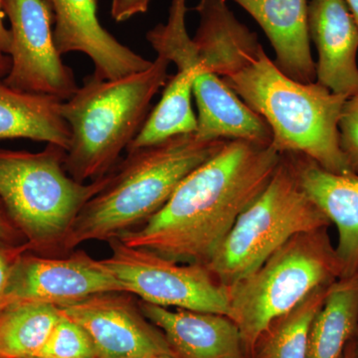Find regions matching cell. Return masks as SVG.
<instances>
[{
    "label": "cell",
    "mask_w": 358,
    "mask_h": 358,
    "mask_svg": "<svg viewBox=\"0 0 358 358\" xmlns=\"http://www.w3.org/2000/svg\"><path fill=\"white\" fill-rule=\"evenodd\" d=\"M171 62L157 56L148 69L115 80L93 75L67 101L62 115L69 126L65 169L78 182L107 176L119 164L150 115V103L171 75Z\"/></svg>",
    "instance_id": "obj_4"
},
{
    "label": "cell",
    "mask_w": 358,
    "mask_h": 358,
    "mask_svg": "<svg viewBox=\"0 0 358 358\" xmlns=\"http://www.w3.org/2000/svg\"><path fill=\"white\" fill-rule=\"evenodd\" d=\"M355 355H357V358H358V315H357V334H355Z\"/></svg>",
    "instance_id": "obj_32"
},
{
    "label": "cell",
    "mask_w": 358,
    "mask_h": 358,
    "mask_svg": "<svg viewBox=\"0 0 358 358\" xmlns=\"http://www.w3.org/2000/svg\"><path fill=\"white\" fill-rule=\"evenodd\" d=\"M280 160L272 145L228 140L186 176L157 213L117 239L176 262L206 265L240 214L264 192Z\"/></svg>",
    "instance_id": "obj_2"
},
{
    "label": "cell",
    "mask_w": 358,
    "mask_h": 358,
    "mask_svg": "<svg viewBox=\"0 0 358 358\" xmlns=\"http://www.w3.org/2000/svg\"><path fill=\"white\" fill-rule=\"evenodd\" d=\"M329 288L315 289L289 312L275 320L259 339L252 358H307L310 326Z\"/></svg>",
    "instance_id": "obj_22"
},
{
    "label": "cell",
    "mask_w": 358,
    "mask_h": 358,
    "mask_svg": "<svg viewBox=\"0 0 358 358\" xmlns=\"http://www.w3.org/2000/svg\"><path fill=\"white\" fill-rule=\"evenodd\" d=\"M124 292L101 260L83 250L66 257L18 256L0 308L14 305L65 307L96 294Z\"/></svg>",
    "instance_id": "obj_11"
},
{
    "label": "cell",
    "mask_w": 358,
    "mask_h": 358,
    "mask_svg": "<svg viewBox=\"0 0 358 358\" xmlns=\"http://www.w3.org/2000/svg\"><path fill=\"white\" fill-rule=\"evenodd\" d=\"M35 358L96 357L89 334L76 322L60 312L57 322Z\"/></svg>",
    "instance_id": "obj_23"
},
{
    "label": "cell",
    "mask_w": 358,
    "mask_h": 358,
    "mask_svg": "<svg viewBox=\"0 0 358 358\" xmlns=\"http://www.w3.org/2000/svg\"><path fill=\"white\" fill-rule=\"evenodd\" d=\"M227 141L187 134L127 152L110 171L107 185L80 212L58 252L68 253L86 242H109L141 227Z\"/></svg>",
    "instance_id": "obj_3"
},
{
    "label": "cell",
    "mask_w": 358,
    "mask_h": 358,
    "mask_svg": "<svg viewBox=\"0 0 358 358\" xmlns=\"http://www.w3.org/2000/svg\"><path fill=\"white\" fill-rule=\"evenodd\" d=\"M331 224L301 187L288 157L281 154L270 182L240 214L205 266L227 288L260 267L291 238Z\"/></svg>",
    "instance_id": "obj_7"
},
{
    "label": "cell",
    "mask_w": 358,
    "mask_h": 358,
    "mask_svg": "<svg viewBox=\"0 0 358 358\" xmlns=\"http://www.w3.org/2000/svg\"><path fill=\"white\" fill-rule=\"evenodd\" d=\"M53 20V38L61 56L80 52L91 59L93 76L115 80L148 69L152 61L121 43L103 27L96 0H44Z\"/></svg>",
    "instance_id": "obj_13"
},
{
    "label": "cell",
    "mask_w": 358,
    "mask_h": 358,
    "mask_svg": "<svg viewBox=\"0 0 358 358\" xmlns=\"http://www.w3.org/2000/svg\"><path fill=\"white\" fill-rule=\"evenodd\" d=\"M152 0H112L110 15L115 22H124L147 13Z\"/></svg>",
    "instance_id": "obj_25"
},
{
    "label": "cell",
    "mask_w": 358,
    "mask_h": 358,
    "mask_svg": "<svg viewBox=\"0 0 358 358\" xmlns=\"http://www.w3.org/2000/svg\"><path fill=\"white\" fill-rule=\"evenodd\" d=\"M310 199L336 225L341 279L358 277V174L334 173L299 152H284Z\"/></svg>",
    "instance_id": "obj_15"
},
{
    "label": "cell",
    "mask_w": 358,
    "mask_h": 358,
    "mask_svg": "<svg viewBox=\"0 0 358 358\" xmlns=\"http://www.w3.org/2000/svg\"><path fill=\"white\" fill-rule=\"evenodd\" d=\"M341 279V265L327 228L300 233L258 268L227 287L229 317L247 357L270 324L315 289Z\"/></svg>",
    "instance_id": "obj_5"
},
{
    "label": "cell",
    "mask_w": 358,
    "mask_h": 358,
    "mask_svg": "<svg viewBox=\"0 0 358 358\" xmlns=\"http://www.w3.org/2000/svg\"><path fill=\"white\" fill-rule=\"evenodd\" d=\"M358 25V0H345Z\"/></svg>",
    "instance_id": "obj_30"
},
{
    "label": "cell",
    "mask_w": 358,
    "mask_h": 358,
    "mask_svg": "<svg viewBox=\"0 0 358 358\" xmlns=\"http://www.w3.org/2000/svg\"><path fill=\"white\" fill-rule=\"evenodd\" d=\"M343 358H357V355H355V341L353 339L350 341L348 348H346L345 357Z\"/></svg>",
    "instance_id": "obj_31"
},
{
    "label": "cell",
    "mask_w": 358,
    "mask_h": 358,
    "mask_svg": "<svg viewBox=\"0 0 358 358\" xmlns=\"http://www.w3.org/2000/svg\"><path fill=\"white\" fill-rule=\"evenodd\" d=\"M178 358H248L237 324L227 315L138 301Z\"/></svg>",
    "instance_id": "obj_16"
},
{
    "label": "cell",
    "mask_w": 358,
    "mask_h": 358,
    "mask_svg": "<svg viewBox=\"0 0 358 358\" xmlns=\"http://www.w3.org/2000/svg\"><path fill=\"white\" fill-rule=\"evenodd\" d=\"M10 23L11 66L3 81L13 88L67 101L79 86L56 49L52 14L44 0H2Z\"/></svg>",
    "instance_id": "obj_10"
},
{
    "label": "cell",
    "mask_w": 358,
    "mask_h": 358,
    "mask_svg": "<svg viewBox=\"0 0 358 358\" xmlns=\"http://www.w3.org/2000/svg\"><path fill=\"white\" fill-rule=\"evenodd\" d=\"M358 277L331 285L324 305L313 317L307 358H343L357 334Z\"/></svg>",
    "instance_id": "obj_19"
},
{
    "label": "cell",
    "mask_w": 358,
    "mask_h": 358,
    "mask_svg": "<svg viewBox=\"0 0 358 358\" xmlns=\"http://www.w3.org/2000/svg\"><path fill=\"white\" fill-rule=\"evenodd\" d=\"M4 13L2 9V0H0V53L8 55L10 50L11 36L3 22Z\"/></svg>",
    "instance_id": "obj_27"
},
{
    "label": "cell",
    "mask_w": 358,
    "mask_h": 358,
    "mask_svg": "<svg viewBox=\"0 0 358 358\" xmlns=\"http://www.w3.org/2000/svg\"><path fill=\"white\" fill-rule=\"evenodd\" d=\"M265 32L275 53V64L294 81H317L308 34V0H233Z\"/></svg>",
    "instance_id": "obj_17"
},
{
    "label": "cell",
    "mask_w": 358,
    "mask_h": 358,
    "mask_svg": "<svg viewBox=\"0 0 358 358\" xmlns=\"http://www.w3.org/2000/svg\"><path fill=\"white\" fill-rule=\"evenodd\" d=\"M50 305H14L0 308V358H35L57 322Z\"/></svg>",
    "instance_id": "obj_21"
},
{
    "label": "cell",
    "mask_w": 358,
    "mask_h": 358,
    "mask_svg": "<svg viewBox=\"0 0 358 358\" xmlns=\"http://www.w3.org/2000/svg\"><path fill=\"white\" fill-rule=\"evenodd\" d=\"M3 205L0 202V240L9 239L13 235V226L9 224V221L7 220L6 214H4Z\"/></svg>",
    "instance_id": "obj_28"
},
{
    "label": "cell",
    "mask_w": 358,
    "mask_h": 358,
    "mask_svg": "<svg viewBox=\"0 0 358 358\" xmlns=\"http://www.w3.org/2000/svg\"><path fill=\"white\" fill-rule=\"evenodd\" d=\"M186 1L173 0L166 23L150 29L147 40L157 56L178 68L192 69L193 96L199 109L197 136L207 140H245L272 145L273 134L267 122L199 58L186 29Z\"/></svg>",
    "instance_id": "obj_8"
},
{
    "label": "cell",
    "mask_w": 358,
    "mask_h": 358,
    "mask_svg": "<svg viewBox=\"0 0 358 358\" xmlns=\"http://www.w3.org/2000/svg\"><path fill=\"white\" fill-rule=\"evenodd\" d=\"M58 308L89 334L96 358L174 355L164 334L126 292L96 294Z\"/></svg>",
    "instance_id": "obj_12"
},
{
    "label": "cell",
    "mask_w": 358,
    "mask_h": 358,
    "mask_svg": "<svg viewBox=\"0 0 358 358\" xmlns=\"http://www.w3.org/2000/svg\"><path fill=\"white\" fill-rule=\"evenodd\" d=\"M13 254L0 249V303L6 294L7 284H8L9 275H10L11 268L15 259H11Z\"/></svg>",
    "instance_id": "obj_26"
},
{
    "label": "cell",
    "mask_w": 358,
    "mask_h": 358,
    "mask_svg": "<svg viewBox=\"0 0 358 358\" xmlns=\"http://www.w3.org/2000/svg\"><path fill=\"white\" fill-rule=\"evenodd\" d=\"M65 159L64 148L51 143L39 152L0 148V202L38 250L58 251L85 205L110 179L108 173L78 182Z\"/></svg>",
    "instance_id": "obj_6"
},
{
    "label": "cell",
    "mask_w": 358,
    "mask_h": 358,
    "mask_svg": "<svg viewBox=\"0 0 358 358\" xmlns=\"http://www.w3.org/2000/svg\"><path fill=\"white\" fill-rule=\"evenodd\" d=\"M176 75H171L159 103L148 115L127 152L150 147L174 136L196 133L199 121L192 106V69L180 67Z\"/></svg>",
    "instance_id": "obj_20"
},
{
    "label": "cell",
    "mask_w": 358,
    "mask_h": 358,
    "mask_svg": "<svg viewBox=\"0 0 358 358\" xmlns=\"http://www.w3.org/2000/svg\"><path fill=\"white\" fill-rule=\"evenodd\" d=\"M10 57L6 54L0 53V78H6L10 70Z\"/></svg>",
    "instance_id": "obj_29"
},
{
    "label": "cell",
    "mask_w": 358,
    "mask_h": 358,
    "mask_svg": "<svg viewBox=\"0 0 358 358\" xmlns=\"http://www.w3.org/2000/svg\"><path fill=\"white\" fill-rule=\"evenodd\" d=\"M194 10L199 24L192 40L199 58L267 122L273 147L280 154L307 155L331 173H350L338 131L348 96L285 75L226 0H199Z\"/></svg>",
    "instance_id": "obj_1"
},
{
    "label": "cell",
    "mask_w": 358,
    "mask_h": 358,
    "mask_svg": "<svg viewBox=\"0 0 358 358\" xmlns=\"http://www.w3.org/2000/svg\"><path fill=\"white\" fill-rule=\"evenodd\" d=\"M110 255L102 263L119 280L126 293L164 308L218 313L229 317L227 288L206 266L178 263L115 238Z\"/></svg>",
    "instance_id": "obj_9"
},
{
    "label": "cell",
    "mask_w": 358,
    "mask_h": 358,
    "mask_svg": "<svg viewBox=\"0 0 358 358\" xmlns=\"http://www.w3.org/2000/svg\"><path fill=\"white\" fill-rule=\"evenodd\" d=\"M157 358H178L176 357V355H164V357H159Z\"/></svg>",
    "instance_id": "obj_33"
},
{
    "label": "cell",
    "mask_w": 358,
    "mask_h": 358,
    "mask_svg": "<svg viewBox=\"0 0 358 358\" xmlns=\"http://www.w3.org/2000/svg\"><path fill=\"white\" fill-rule=\"evenodd\" d=\"M308 34L317 51V82L350 98L358 93V25L345 0H310Z\"/></svg>",
    "instance_id": "obj_14"
},
{
    "label": "cell",
    "mask_w": 358,
    "mask_h": 358,
    "mask_svg": "<svg viewBox=\"0 0 358 358\" xmlns=\"http://www.w3.org/2000/svg\"><path fill=\"white\" fill-rule=\"evenodd\" d=\"M62 103L55 96L15 89L0 80V140L28 138L67 152L71 133Z\"/></svg>",
    "instance_id": "obj_18"
},
{
    "label": "cell",
    "mask_w": 358,
    "mask_h": 358,
    "mask_svg": "<svg viewBox=\"0 0 358 358\" xmlns=\"http://www.w3.org/2000/svg\"><path fill=\"white\" fill-rule=\"evenodd\" d=\"M339 145L350 173L358 174V93L346 99L338 124Z\"/></svg>",
    "instance_id": "obj_24"
}]
</instances>
